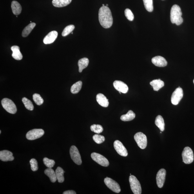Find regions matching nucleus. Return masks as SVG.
Masks as SVG:
<instances>
[{
    "label": "nucleus",
    "mask_w": 194,
    "mask_h": 194,
    "mask_svg": "<svg viewBox=\"0 0 194 194\" xmlns=\"http://www.w3.org/2000/svg\"><path fill=\"white\" fill-rule=\"evenodd\" d=\"M102 6H105V5H104V4H102Z\"/></svg>",
    "instance_id": "ea45409f"
},
{
    "label": "nucleus",
    "mask_w": 194,
    "mask_h": 194,
    "mask_svg": "<svg viewBox=\"0 0 194 194\" xmlns=\"http://www.w3.org/2000/svg\"><path fill=\"white\" fill-rule=\"evenodd\" d=\"M1 131H0V134H1Z\"/></svg>",
    "instance_id": "79ce46f5"
},
{
    "label": "nucleus",
    "mask_w": 194,
    "mask_h": 194,
    "mask_svg": "<svg viewBox=\"0 0 194 194\" xmlns=\"http://www.w3.org/2000/svg\"><path fill=\"white\" fill-rule=\"evenodd\" d=\"M58 33L56 31H53L49 33L48 34L44 37L43 40L44 44H49L53 43L58 37Z\"/></svg>",
    "instance_id": "dca6fc26"
},
{
    "label": "nucleus",
    "mask_w": 194,
    "mask_h": 194,
    "mask_svg": "<svg viewBox=\"0 0 194 194\" xmlns=\"http://www.w3.org/2000/svg\"><path fill=\"white\" fill-rule=\"evenodd\" d=\"M97 100L98 104L104 107H107L109 106L108 100L102 93H99L97 95Z\"/></svg>",
    "instance_id": "a211bd4d"
},
{
    "label": "nucleus",
    "mask_w": 194,
    "mask_h": 194,
    "mask_svg": "<svg viewBox=\"0 0 194 194\" xmlns=\"http://www.w3.org/2000/svg\"><path fill=\"white\" fill-rule=\"evenodd\" d=\"M31 169L32 171H37L38 169V163L37 160L35 159H32L30 161Z\"/></svg>",
    "instance_id": "4c0bfd02"
},
{
    "label": "nucleus",
    "mask_w": 194,
    "mask_h": 194,
    "mask_svg": "<svg viewBox=\"0 0 194 194\" xmlns=\"http://www.w3.org/2000/svg\"><path fill=\"white\" fill-rule=\"evenodd\" d=\"M44 163L48 168H52L55 164V162L54 160L49 159L47 157L44 158L43 160Z\"/></svg>",
    "instance_id": "f704fd0d"
},
{
    "label": "nucleus",
    "mask_w": 194,
    "mask_h": 194,
    "mask_svg": "<svg viewBox=\"0 0 194 194\" xmlns=\"http://www.w3.org/2000/svg\"><path fill=\"white\" fill-rule=\"evenodd\" d=\"M75 27L74 25L71 24L66 27L64 28L63 32L62 33V36L63 37H66L74 30Z\"/></svg>",
    "instance_id": "72a5a7b5"
},
{
    "label": "nucleus",
    "mask_w": 194,
    "mask_h": 194,
    "mask_svg": "<svg viewBox=\"0 0 194 194\" xmlns=\"http://www.w3.org/2000/svg\"><path fill=\"white\" fill-rule=\"evenodd\" d=\"M135 114L132 110H130L126 114L122 115L120 117V119L125 122L130 121L135 119Z\"/></svg>",
    "instance_id": "bb28decb"
},
{
    "label": "nucleus",
    "mask_w": 194,
    "mask_h": 194,
    "mask_svg": "<svg viewBox=\"0 0 194 194\" xmlns=\"http://www.w3.org/2000/svg\"><path fill=\"white\" fill-rule=\"evenodd\" d=\"M11 8L12 12L15 15H18L20 14L22 11V7L20 4L16 1H13L11 4Z\"/></svg>",
    "instance_id": "4be33fe9"
},
{
    "label": "nucleus",
    "mask_w": 194,
    "mask_h": 194,
    "mask_svg": "<svg viewBox=\"0 0 194 194\" xmlns=\"http://www.w3.org/2000/svg\"><path fill=\"white\" fill-rule=\"evenodd\" d=\"M44 131L41 129H35L28 131L27 133L26 137L29 140H34L43 136Z\"/></svg>",
    "instance_id": "0eeeda50"
},
{
    "label": "nucleus",
    "mask_w": 194,
    "mask_h": 194,
    "mask_svg": "<svg viewBox=\"0 0 194 194\" xmlns=\"http://www.w3.org/2000/svg\"><path fill=\"white\" fill-rule=\"evenodd\" d=\"M104 181L107 187L114 192L119 193L121 191L119 184L115 180L110 178L106 177L105 178Z\"/></svg>",
    "instance_id": "6e6552de"
},
{
    "label": "nucleus",
    "mask_w": 194,
    "mask_h": 194,
    "mask_svg": "<svg viewBox=\"0 0 194 194\" xmlns=\"http://www.w3.org/2000/svg\"><path fill=\"white\" fill-rule=\"evenodd\" d=\"M108 6V4H107L106 5V6Z\"/></svg>",
    "instance_id": "a19ab883"
},
{
    "label": "nucleus",
    "mask_w": 194,
    "mask_h": 194,
    "mask_svg": "<svg viewBox=\"0 0 194 194\" xmlns=\"http://www.w3.org/2000/svg\"><path fill=\"white\" fill-rule=\"evenodd\" d=\"M166 175V171L165 169H162L158 171L156 177L157 184L159 188L163 186Z\"/></svg>",
    "instance_id": "ddd939ff"
},
{
    "label": "nucleus",
    "mask_w": 194,
    "mask_h": 194,
    "mask_svg": "<svg viewBox=\"0 0 194 194\" xmlns=\"http://www.w3.org/2000/svg\"><path fill=\"white\" fill-rule=\"evenodd\" d=\"M131 188L135 194H140L142 192L141 186L139 180L135 176L131 175L129 177Z\"/></svg>",
    "instance_id": "20e7f679"
},
{
    "label": "nucleus",
    "mask_w": 194,
    "mask_h": 194,
    "mask_svg": "<svg viewBox=\"0 0 194 194\" xmlns=\"http://www.w3.org/2000/svg\"><path fill=\"white\" fill-rule=\"evenodd\" d=\"M152 62L156 66L164 67L167 66V62L164 57L157 56L153 58Z\"/></svg>",
    "instance_id": "f3484780"
},
{
    "label": "nucleus",
    "mask_w": 194,
    "mask_h": 194,
    "mask_svg": "<svg viewBox=\"0 0 194 194\" xmlns=\"http://www.w3.org/2000/svg\"><path fill=\"white\" fill-rule=\"evenodd\" d=\"M144 7L149 12H153V0H143Z\"/></svg>",
    "instance_id": "7c9ffc66"
},
{
    "label": "nucleus",
    "mask_w": 194,
    "mask_h": 194,
    "mask_svg": "<svg viewBox=\"0 0 194 194\" xmlns=\"http://www.w3.org/2000/svg\"><path fill=\"white\" fill-rule=\"evenodd\" d=\"M70 154L71 159L75 164L78 165L82 164V161L81 155L76 147L75 146H72L71 147Z\"/></svg>",
    "instance_id": "1a4fd4ad"
},
{
    "label": "nucleus",
    "mask_w": 194,
    "mask_h": 194,
    "mask_svg": "<svg viewBox=\"0 0 194 194\" xmlns=\"http://www.w3.org/2000/svg\"><path fill=\"white\" fill-rule=\"evenodd\" d=\"M22 101L23 102L24 106L28 110L32 111L34 109L32 102L25 97H23L22 99Z\"/></svg>",
    "instance_id": "c756f323"
},
{
    "label": "nucleus",
    "mask_w": 194,
    "mask_h": 194,
    "mask_svg": "<svg viewBox=\"0 0 194 194\" xmlns=\"http://www.w3.org/2000/svg\"><path fill=\"white\" fill-rule=\"evenodd\" d=\"M82 84V82L81 81H79L76 82L71 87V91L73 94H76L79 93L81 90Z\"/></svg>",
    "instance_id": "c85d7f7f"
},
{
    "label": "nucleus",
    "mask_w": 194,
    "mask_h": 194,
    "mask_svg": "<svg viewBox=\"0 0 194 194\" xmlns=\"http://www.w3.org/2000/svg\"><path fill=\"white\" fill-rule=\"evenodd\" d=\"M36 25V24L35 23H31L26 26L22 32V36L23 37H27L34 28Z\"/></svg>",
    "instance_id": "cd10ccee"
},
{
    "label": "nucleus",
    "mask_w": 194,
    "mask_h": 194,
    "mask_svg": "<svg viewBox=\"0 0 194 194\" xmlns=\"http://www.w3.org/2000/svg\"><path fill=\"white\" fill-rule=\"evenodd\" d=\"M72 0H53L52 4L55 7H62L70 4Z\"/></svg>",
    "instance_id": "412c9836"
},
{
    "label": "nucleus",
    "mask_w": 194,
    "mask_h": 194,
    "mask_svg": "<svg viewBox=\"0 0 194 194\" xmlns=\"http://www.w3.org/2000/svg\"><path fill=\"white\" fill-rule=\"evenodd\" d=\"M91 157L94 161L102 166L107 167L109 166V163L108 160L99 153H91Z\"/></svg>",
    "instance_id": "9d476101"
},
{
    "label": "nucleus",
    "mask_w": 194,
    "mask_h": 194,
    "mask_svg": "<svg viewBox=\"0 0 194 194\" xmlns=\"http://www.w3.org/2000/svg\"><path fill=\"white\" fill-rule=\"evenodd\" d=\"M183 93L182 89L180 87L176 88L171 96V103L174 105H177L183 97Z\"/></svg>",
    "instance_id": "9b49d317"
},
{
    "label": "nucleus",
    "mask_w": 194,
    "mask_h": 194,
    "mask_svg": "<svg viewBox=\"0 0 194 194\" xmlns=\"http://www.w3.org/2000/svg\"><path fill=\"white\" fill-rule=\"evenodd\" d=\"M113 86L116 90L123 93L128 92V88L124 82L120 81H115L113 83Z\"/></svg>",
    "instance_id": "4468645a"
},
{
    "label": "nucleus",
    "mask_w": 194,
    "mask_h": 194,
    "mask_svg": "<svg viewBox=\"0 0 194 194\" xmlns=\"http://www.w3.org/2000/svg\"><path fill=\"white\" fill-rule=\"evenodd\" d=\"M44 173L50 178V181L54 183L57 179L56 175L54 171L52 168H48L44 171Z\"/></svg>",
    "instance_id": "5701e85b"
},
{
    "label": "nucleus",
    "mask_w": 194,
    "mask_h": 194,
    "mask_svg": "<svg viewBox=\"0 0 194 194\" xmlns=\"http://www.w3.org/2000/svg\"><path fill=\"white\" fill-rule=\"evenodd\" d=\"M90 129L91 131L97 134L101 133L103 131V127L99 124H93L91 126Z\"/></svg>",
    "instance_id": "2f4dec72"
},
{
    "label": "nucleus",
    "mask_w": 194,
    "mask_h": 194,
    "mask_svg": "<svg viewBox=\"0 0 194 194\" xmlns=\"http://www.w3.org/2000/svg\"><path fill=\"white\" fill-rule=\"evenodd\" d=\"M150 84L153 87L154 90L158 91L164 86V83L160 79L154 80L150 82Z\"/></svg>",
    "instance_id": "aec40b11"
},
{
    "label": "nucleus",
    "mask_w": 194,
    "mask_h": 194,
    "mask_svg": "<svg viewBox=\"0 0 194 194\" xmlns=\"http://www.w3.org/2000/svg\"><path fill=\"white\" fill-rule=\"evenodd\" d=\"M193 83H194V80H193Z\"/></svg>",
    "instance_id": "37998d69"
},
{
    "label": "nucleus",
    "mask_w": 194,
    "mask_h": 194,
    "mask_svg": "<svg viewBox=\"0 0 194 194\" xmlns=\"http://www.w3.org/2000/svg\"><path fill=\"white\" fill-rule=\"evenodd\" d=\"M13 153L11 152L4 150L0 151V160L3 162L12 161L14 160Z\"/></svg>",
    "instance_id": "2eb2a0df"
},
{
    "label": "nucleus",
    "mask_w": 194,
    "mask_h": 194,
    "mask_svg": "<svg viewBox=\"0 0 194 194\" xmlns=\"http://www.w3.org/2000/svg\"><path fill=\"white\" fill-rule=\"evenodd\" d=\"M89 64V60L87 58H84L79 60L78 62V66L79 67V72H82L84 69H85L88 66Z\"/></svg>",
    "instance_id": "b1692460"
},
{
    "label": "nucleus",
    "mask_w": 194,
    "mask_h": 194,
    "mask_svg": "<svg viewBox=\"0 0 194 194\" xmlns=\"http://www.w3.org/2000/svg\"><path fill=\"white\" fill-rule=\"evenodd\" d=\"M125 15L129 21H133L134 19V16L133 13L129 9L127 8L125 10Z\"/></svg>",
    "instance_id": "e433bc0d"
},
{
    "label": "nucleus",
    "mask_w": 194,
    "mask_h": 194,
    "mask_svg": "<svg viewBox=\"0 0 194 194\" xmlns=\"http://www.w3.org/2000/svg\"><path fill=\"white\" fill-rule=\"evenodd\" d=\"M182 15V12L180 6L176 4L173 6L170 11V20L171 23L175 24L177 25H180L182 24L183 20Z\"/></svg>",
    "instance_id": "f03ea898"
},
{
    "label": "nucleus",
    "mask_w": 194,
    "mask_h": 194,
    "mask_svg": "<svg viewBox=\"0 0 194 194\" xmlns=\"http://www.w3.org/2000/svg\"><path fill=\"white\" fill-rule=\"evenodd\" d=\"M114 146L115 150L120 155L124 157L127 156V151L121 142L119 140H116L114 143Z\"/></svg>",
    "instance_id": "f8f14e48"
},
{
    "label": "nucleus",
    "mask_w": 194,
    "mask_h": 194,
    "mask_svg": "<svg viewBox=\"0 0 194 194\" xmlns=\"http://www.w3.org/2000/svg\"><path fill=\"white\" fill-rule=\"evenodd\" d=\"M72 34H73V33L72 32Z\"/></svg>",
    "instance_id": "c03bdc74"
},
{
    "label": "nucleus",
    "mask_w": 194,
    "mask_h": 194,
    "mask_svg": "<svg viewBox=\"0 0 194 194\" xmlns=\"http://www.w3.org/2000/svg\"><path fill=\"white\" fill-rule=\"evenodd\" d=\"M155 124L160 130L162 131H164L165 129V123L164 119L161 115H159L156 117Z\"/></svg>",
    "instance_id": "a878e982"
},
{
    "label": "nucleus",
    "mask_w": 194,
    "mask_h": 194,
    "mask_svg": "<svg viewBox=\"0 0 194 194\" xmlns=\"http://www.w3.org/2000/svg\"><path fill=\"white\" fill-rule=\"evenodd\" d=\"M1 102L3 108L8 112L12 114H15L17 112L16 106L12 100L8 98H4L2 100Z\"/></svg>",
    "instance_id": "7ed1b4c3"
},
{
    "label": "nucleus",
    "mask_w": 194,
    "mask_h": 194,
    "mask_svg": "<svg viewBox=\"0 0 194 194\" xmlns=\"http://www.w3.org/2000/svg\"><path fill=\"white\" fill-rule=\"evenodd\" d=\"M182 157L183 162L186 164H190L194 160L193 152L189 147H186L184 149L182 153Z\"/></svg>",
    "instance_id": "39448f33"
},
{
    "label": "nucleus",
    "mask_w": 194,
    "mask_h": 194,
    "mask_svg": "<svg viewBox=\"0 0 194 194\" xmlns=\"http://www.w3.org/2000/svg\"><path fill=\"white\" fill-rule=\"evenodd\" d=\"M33 99L35 103L38 106H41L44 102V100L41 96L37 93H35L33 95Z\"/></svg>",
    "instance_id": "473e14b6"
},
{
    "label": "nucleus",
    "mask_w": 194,
    "mask_h": 194,
    "mask_svg": "<svg viewBox=\"0 0 194 194\" xmlns=\"http://www.w3.org/2000/svg\"><path fill=\"white\" fill-rule=\"evenodd\" d=\"M93 139L97 144H101L105 140V138L103 136L96 134L93 136Z\"/></svg>",
    "instance_id": "c9c22d12"
},
{
    "label": "nucleus",
    "mask_w": 194,
    "mask_h": 194,
    "mask_svg": "<svg viewBox=\"0 0 194 194\" xmlns=\"http://www.w3.org/2000/svg\"><path fill=\"white\" fill-rule=\"evenodd\" d=\"M11 50L13 52L12 57L13 58L16 60H21L22 59L23 56L20 51L19 47V46H13L11 47Z\"/></svg>",
    "instance_id": "6ab92c4d"
},
{
    "label": "nucleus",
    "mask_w": 194,
    "mask_h": 194,
    "mask_svg": "<svg viewBox=\"0 0 194 194\" xmlns=\"http://www.w3.org/2000/svg\"><path fill=\"white\" fill-rule=\"evenodd\" d=\"M65 172L63 169L60 167H58L55 170L56 175L58 182L60 183L63 182L64 180V173Z\"/></svg>",
    "instance_id": "393cba45"
},
{
    "label": "nucleus",
    "mask_w": 194,
    "mask_h": 194,
    "mask_svg": "<svg viewBox=\"0 0 194 194\" xmlns=\"http://www.w3.org/2000/svg\"><path fill=\"white\" fill-rule=\"evenodd\" d=\"M99 19L102 27L110 28L113 24V18L111 11L107 6H102L99 12Z\"/></svg>",
    "instance_id": "f257e3e1"
},
{
    "label": "nucleus",
    "mask_w": 194,
    "mask_h": 194,
    "mask_svg": "<svg viewBox=\"0 0 194 194\" xmlns=\"http://www.w3.org/2000/svg\"><path fill=\"white\" fill-rule=\"evenodd\" d=\"M134 139L138 146L142 149L146 148L147 145L146 136L141 132L136 133L134 136Z\"/></svg>",
    "instance_id": "423d86ee"
},
{
    "label": "nucleus",
    "mask_w": 194,
    "mask_h": 194,
    "mask_svg": "<svg viewBox=\"0 0 194 194\" xmlns=\"http://www.w3.org/2000/svg\"><path fill=\"white\" fill-rule=\"evenodd\" d=\"M63 194H76V193L74 191L69 190L64 192Z\"/></svg>",
    "instance_id": "58836bf2"
}]
</instances>
